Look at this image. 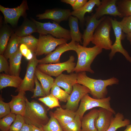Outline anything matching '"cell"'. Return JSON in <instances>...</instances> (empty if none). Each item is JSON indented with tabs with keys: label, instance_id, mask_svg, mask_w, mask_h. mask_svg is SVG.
I'll use <instances>...</instances> for the list:
<instances>
[{
	"label": "cell",
	"instance_id": "51",
	"mask_svg": "<svg viewBox=\"0 0 131 131\" xmlns=\"http://www.w3.org/2000/svg\"><path fill=\"white\" fill-rule=\"evenodd\" d=\"M130 16V17H131V16Z\"/></svg>",
	"mask_w": 131,
	"mask_h": 131
},
{
	"label": "cell",
	"instance_id": "17",
	"mask_svg": "<svg viewBox=\"0 0 131 131\" xmlns=\"http://www.w3.org/2000/svg\"><path fill=\"white\" fill-rule=\"evenodd\" d=\"M77 73H72L69 74L62 73L54 79V84L63 88L70 94L72 92L74 85L77 83Z\"/></svg>",
	"mask_w": 131,
	"mask_h": 131
},
{
	"label": "cell",
	"instance_id": "40",
	"mask_svg": "<svg viewBox=\"0 0 131 131\" xmlns=\"http://www.w3.org/2000/svg\"><path fill=\"white\" fill-rule=\"evenodd\" d=\"M11 113V109L9 103H6L3 100L1 95L0 96V119Z\"/></svg>",
	"mask_w": 131,
	"mask_h": 131
},
{
	"label": "cell",
	"instance_id": "14",
	"mask_svg": "<svg viewBox=\"0 0 131 131\" xmlns=\"http://www.w3.org/2000/svg\"><path fill=\"white\" fill-rule=\"evenodd\" d=\"M104 16L99 19H97L94 14L86 17V28L82 35L83 46L87 47L91 42L94 34L96 29L100 23L105 18Z\"/></svg>",
	"mask_w": 131,
	"mask_h": 131
},
{
	"label": "cell",
	"instance_id": "33",
	"mask_svg": "<svg viewBox=\"0 0 131 131\" xmlns=\"http://www.w3.org/2000/svg\"><path fill=\"white\" fill-rule=\"evenodd\" d=\"M50 118L48 123L43 126L44 131H63L58 122L54 117L53 112H49Z\"/></svg>",
	"mask_w": 131,
	"mask_h": 131
},
{
	"label": "cell",
	"instance_id": "42",
	"mask_svg": "<svg viewBox=\"0 0 131 131\" xmlns=\"http://www.w3.org/2000/svg\"><path fill=\"white\" fill-rule=\"evenodd\" d=\"M7 59L3 55H0V72H4L9 74V66Z\"/></svg>",
	"mask_w": 131,
	"mask_h": 131
},
{
	"label": "cell",
	"instance_id": "3",
	"mask_svg": "<svg viewBox=\"0 0 131 131\" xmlns=\"http://www.w3.org/2000/svg\"><path fill=\"white\" fill-rule=\"evenodd\" d=\"M26 106L23 117L25 123L38 128L42 127L49 121L44 107L37 101L30 102L25 98Z\"/></svg>",
	"mask_w": 131,
	"mask_h": 131
},
{
	"label": "cell",
	"instance_id": "50",
	"mask_svg": "<svg viewBox=\"0 0 131 131\" xmlns=\"http://www.w3.org/2000/svg\"><path fill=\"white\" fill-rule=\"evenodd\" d=\"M123 131H131V124H129L126 126V129Z\"/></svg>",
	"mask_w": 131,
	"mask_h": 131
},
{
	"label": "cell",
	"instance_id": "48",
	"mask_svg": "<svg viewBox=\"0 0 131 131\" xmlns=\"http://www.w3.org/2000/svg\"><path fill=\"white\" fill-rule=\"evenodd\" d=\"M32 125L33 131H44L43 127L38 128Z\"/></svg>",
	"mask_w": 131,
	"mask_h": 131
},
{
	"label": "cell",
	"instance_id": "16",
	"mask_svg": "<svg viewBox=\"0 0 131 131\" xmlns=\"http://www.w3.org/2000/svg\"><path fill=\"white\" fill-rule=\"evenodd\" d=\"M71 12L69 9L55 8L47 9L44 13L37 15L36 17L39 19H51L59 24L62 21L68 20L72 15Z\"/></svg>",
	"mask_w": 131,
	"mask_h": 131
},
{
	"label": "cell",
	"instance_id": "22",
	"mask_svg": "<svg viewBox=\"0 0 131 131\" xmlns=\"http://www.w3.org/2000/svg\"><path fill=\"white\" fill-rule=\"evenodd\" d=\"M101 2L100 0H89L80 9L71 11V15L77 17L80 23L83 24L85 21L84 15L85 13L91 12L94 6L96 5L97 7L98 6Z\"/></svg>",
	"mask_w": 131,
	"mask_h": 131
},
{
	"label": "cell",
	"instance_id": "32",
	"mask_svg": "<svg viewBox=\"0 0 131 131\" xmlns=\"http://www.w3.org/2000/svg\"><path fill=\"white\" fill-rule=\"evenodd\" d=\"M116 4L123 17L131 16V0H117Z\"/></svg>",
	"mask_w": 131,
	"mask_h": 131
},
{
	"label": "cell",
	"instance_id": "12",
	"mask_svg": "<svg viewBox=\"0 0 131 131\" xmlns=\"http://www.w3.org/2000/svg\"><path fill=\"white\" fill-rule=\"evenodd\" d=\"M76 43L71 40L69 43L58 46L53 51L48 54L45 57L39 60V64H42L60 63V57L64 52L69 50H75L77 48Z\"/></svg>",
	"mask_w": 131,
	"mask_h": 131
},
{
	"label": "cell",
	"instance_id": "2",
	"mask_svg": "<svg viewBox=\"0 0 131 131\" xmlns=\"http://www.w3.org/2000/svg\"><path fill=\"white\" fill-rule=\"evenodd\" d=\"M76 46L75 51L77 54L78 60L74 72L77 73L83 72L94 73L91 68V65L97 56L102 52V49L96 45L91 47H84L78 42Z\"/></svg>",
	"mask_w": 131,
	"mask_h": 131
},
{
	"label": "cell",
	"instance_id": "47",
	"mask_svg": "<svg viewBox=\"0 0 131 131\" xmlns=\"http://www.w3.org/2000/svg\"><path fill=\"white\" fill-rule=\"evenodd\" d=\"M76 0H61V1L70 5L72 7L74 4Z\"/></svg>",
	"mask_w": 131,
	"mask_h": 131
},
{
	"label": "cell",
	"instance_id": "8",
	"mask_svg": "<svg viewBox=\"0 0 131 131\" xmlns=\"http://www.w3.org/2000/svg\"><path fill=\"white\" fill-rule=\"evenodd\" d=\"M110 19L115 35V40L111 47V51L109 54V59H112L115 53L119 52L122 54L126 59L131 63V57L128 52L123 48L122 44L121 41L124 37L119 21L115 18L113 19L110 17Z\"/></svg>",
	"mask_w": 131,
	"mask_h": 131
},
{
	"label": "cell",
	"instance_id": "31",
	"mask_svg": "<svg viewBox=\"0 0 131 131\" xmlns=\"http://www.w3.org/2000/svg\"><path fill=\"white\" fill-rule=\"evenodd\" d=\"M38 39H37L31 35L22 37H19L20 44L25 45L28 49L33 53L36 52L38 45Z\"/></svg>",
	"mask_w": 131,
	"mask_h": 131
},
{
	"label": "cell",
	"instance_id": "28",
	"mask_svg": "<svg viewBox=\"0 0 131 131\" xmlns=\"http://www.w3.org/2000/svg\"><path fill=\"white\" fill-rule=\"evenodd\" d=\"M130 123V120L124 119L122 113L118 112L112 117L109 126L106 131H116L118 129L126 126Z\"/></svg>",
	"mask_w": 131,
	"mask_h": 131
},
{
	"label": "cell",
	"instance_id": "36",
	"mask_svg": "<svg viewBox=\"0 0 131 131\" xmlns=\"http://www.w3.org/2000/svg\"><path fill=\"white\" fill-rule=\"evenodd\" d=\"M62 128L63 131H81V120L76 115L73 121Z\"/></svg>",
	"mask_w": 131,
	"mask_h": 131
},
{
	"label": "cell",
	"instance_id": "27",
	"mask_svg": "<svg viewBox=\"0 0 131 131\" xmlns=\"http://www.w3.org/2000/svg\"><path fill=\"white\" fill-rule=\"evenodd\" d=\"M35 32H37V31L35 23L32 20L26 19L19 27L16 31L15 33L21 37L31 35Z\"/></svg>",
	"mask_w": 131,
	"mask_h": 131
},
{
	"label": "cell",
	"instance_id": "45",
	"mask_svg": "<svg viewBox=\"0 0 131 131\" xmlns=\"http://www.w3.org/2000/svg\"><path fill=\"white\" fill-rule=\"evenodd\" d=\"M20 131H33L32 125L25 123Z\"/></svg>",
	"mask_w": 131,
	"mask_h": 131
},
{
	"label": "cell",
	"instance_id": "20",
	"mask_svg": "<svg viewBox=\"0 0 131 131\" xmlns=\"http://www.w3.org/2000/svg\"><path fill=\"white\" fill-rule=\"evenodd\" d=\"M53 113L54 117L61 127L73 121L76 115L75 112L60 107L57 108Z\"/></svg>",
	"mask_w": 131,
	"mask_h": 131
},
{
	"label": "cell",
	"instance_id": "24",
	"mask_svg": "<svg viewBox=\"0 0 131 131\" xmlns=\"http://www.w3.org/2000/svg\"><path fill=\"white\" fill-rule=\"evenodd\" d=\"M35 75L41 83V84L46 96L50 94V90L54 84V79L51 76L36 68Z\"/></svg>",
	"mask_w": 131,
	"mask_h": 131
},
{
	"label": "cell",
	"instance_id": "21",
	"mask_svg": "<svg viewBox=\"0 0 131 131\" xmlns=\"http://www.w3.org/2000/svg\"><path fill=\"white\" fill-rule=\"evenodd\" d=\"M98 115V109H94L83 116L81 120V131H98L95 123Z\"/></svg>",
	"mask_w": 131,
	"mask_h": 131
},
{
	"label": "cell",
	"instance_id": "29",
	"mask_svg": "<svg viewBox=\"0 0 131 131\" xmlns=\"http://www.w3.org/2000/svg\"><path fill=\"white\" fill-rule=\"evenodd\" d=\"M19 38L15 33L12 35L3 54L7 59H9L19 49Z\"/></svg>",
	"mask_w": 131,
	"mask_h": 131
},
{
	"label": "cell",
	"instance_id": "23",
	"mask_svg": "<svg viewBox=\"0 0 131 131\" xmlns=\"http://www.w3.org/2000/svg\"><path fill=\"white\" fill-rule=\"evenodd\" d=\"M23 79L19 76L10 75L3 73L0 74V90L7 87L17 88L21 84Z\"/></svg>",
	"mask_w": 131,
	"mask_h": 131
},
{
	"label": "cell",
	"instance_id": "41",
	"mask_svg": "<svg viewBox=\"0 0 131 131\" xmlns=\"http://www.w3.org/2000/svg\"><path fill=\"white\" fill-rule=\"evenodd\" d=\"M34 80L35 86L33 90V94L31 98H33L38 97H43L46 96L41 84L39 82L35 75L34 77Z\"/></svg>",
	"mask_w": 131,
	"mask_h": 131
},
{
	"label": "cell",
	"instance_id": "10",
	"mask_svg": "<svg viewBox=\"0 0 131 131\" xmlns=\"http://www.w3.org/2000/svg\"><path fill=\"white\" fill-rule=\"evenodd\" d=\"M36 56L34 53L32 58L29 60L25 75L20 86L15 90L16 92L29 91L33 93L35 71L39 62V60L37 59Z\"/></svg>",
	"mask_w": 131,
	"mask_h": 131
},
{
	"label": "cell",
	"instance_id": "44",
	"mask_svg": "<svg viewBox=\"0 0 131 131\" xmlns=\"http://www.w3.org/2000/svg\"><path fill=\"white\" fill-rule=\"evenodd\" d=\"M19 49L22 55L25 57L28 50L27 47L25 44H22L20 45Z\"/></svg>",
	"mask_w": 131,
	"mask_h": 131
},
{
	"label": "cell",
	"instance_id": "19",
	"mask_svg": "<svg viewBox=\"0 0 131 131\" xmlns=\"http://www.w3.org/2000/svg\"><path fill=\"white\" fill-rule=\"evenodd\" d=\"M98 116L96 120L95 124L98 131H106L109 126L114 114L104 108L98 109Z\"/></svg>",
	"mask_w": 131,
	"mask_h": 131
},
{
	"label": "cell",
	"instance_id": "39",
	"mask_svg": "<svg viewBox=\"0 0 131 131\" xmlns=\"http://www.w3.org/2000/svg\"><path fill=\"white\" fill-rule=\"evenodd\" d=\"M119 23L123 33L126 35L131 33V18L130 16L123 17Z\"/></svg>",
	"mask_w": 131,
	"mask_h": 131
},
{
	"label": "cell",
	"instance_id": "49",
	"mask_svg": "<svg viewBox=\"0 0 131 131\" xmlns=\"http://www.w3.org/2000/svg\"><path fill=\"white\" fill-rule=\"evenodd\" d=\"M126 36L127 39L129 42L130 44H131V33L126 34Z\"/></svg>",
	"mask_w": 131,
	"mask_h": 131
},
{
	"label": "cell",
	"instance_id": "13",
	"mask_svg": "<svg viewBox=\"0 0 131 131\" xmlns=\"http://www.w3.org/2000/svg\"><path fill=\"white\" fill-rule=\"evenodd\" d=\"M90 93V90L87 87L78 83L74 84L65 106L66 108L75 111L78 108L80 101L82 98Z\"/></svg>",
	"mask_w": 131,
	"mask_h": 131
},
{
	"label": "cell",
	"instance_id": "18",
	"mask_svg": "<svg viewBox=\"0 0 131 131\" xmlns=\"http://www.w3.org/2000/svg\"><path fill=\"white\" fill-rule=\"evenodd\" d=\"M25 94V92L21 91L16 95H11L12 99L9 103L11 113L23 116L26 106Z\"/></svg>",
	"mask_w": 131,
	"mask_h": 131
},
{
	"label": "cell",
	"instance_id": "30",
	"mask_svg": "<svg viewBox=\"0 0 131 131\" xmlns=\"http://www.w3.org/2000/svg\"><path fill=\"white\" fill-rule=\"evenodd\" d=\"M11 29L8 26L5 25L0 29V54L3 55L9 40L10 37L13 34Z\"/></svg>",
	"mask_w": 131,
	"mask_h": 131
},
{
	"label": "cell",
	"instance_id": "9",
	"mask_svg": "<svg viewBox=\"0 0 131 131\" xmlns=\"http://www.w3.org/2000/svg\"><path fill=\"white\" fill-rule=\"evenodd\" d=\"M68 41L63 38H55L49 34H40L36 54L38 56L48 55L52 52L57 46L67 43Z\"/></svg>",
	"mask_w": 131,
	"mask_h": 131
},
{
	"label": "cell",
	"instance_id": "37",
	"mask_svg": "<svg viewBox=\"0 0 131 131\" xmlns=\"http://www.w3.org/2000/svg\"><path fill=\"white\" fill-rule=\"evenodd\" d=\"M38 99L49 108L52 109L55 107L60 106L59 99L50 93L45 97L40 98Z\"/></svg>",
	"mask_w": 131,
	"mask_h": 131
},
{
	"label": "cell",
	"instance_id": "25",
	"mask_svg": "<svg viewBox=\"0 0 131 131\" xmlns=\"http://www.w3.org/2000/svg\"><path fill=\"white\" fill-rule=\"evenodd\" d=\"M22 56L19 48L17 51L10 57L9 58V74L19 76L21 69V64Z\"/></svg>",
	"mask_w": 131,
	"mask_h": 131
},
{
	"label": "cell",
	"instance_id": "7",
	"mask_svg": "<svg viewBox=\"0 0 131 131\" xmlns=\"http://www.w3.org/2000/svg\"><path fill=\"white\" fill-rule=\"evenodd\" d=\"M74 57L71 55L68 60L65 62L57 63L39 64L36 68L51 76L56 77L65 71L68 73L74 72L76 65L74 62Z\"/></svg>",
	"mask_w": 131,
	"mask_h": 131
},
{
	"label": "cell",
	"instance_id": "35",
	"mask_svg": "<svg viewBox=\"0 0 131 131\" xmlns=\"http://www.w3.org/2000/svg\"><path fill=\"white\" fill-rule=\"evenodd\" d=\"M50 93L60 101L67 102L69 94L59 86L54 84L51 89Z\"/></svg>",
	"mask_w": 131,
	"mask_h": 131
},
{
	"label": "cell",
	"instance_id": "26",
	"mask_svg": "<svg viewBox=\"0 0 131 131\" xmlns=\"http://www.w3.org/2000/svg\"><path fill=\"white\" fill-rule=\"evenodd\" d=\"M78 20L77 17L72 15L69 17L68 20L70 35L71 40L82 43V34L79 29Z\"/></svg>",
	"mask_w": 131,
	"mask_h": 131
},
{
	"label": "cell",
	"instance_id": "1",
	"mask_svg": "<svg viewBox=\"0 0 131 131\" xmlns=\"http://www.w3.org/2000/svg\"><path fill=\"white\" fill-rule=\"evenodd\" d=\"M119 82V80L114 77L105 80L96 79L88 76L85 72L77 73V83L88 88L93 98L96 99L106 98L108 93L107 87L118 84Z\"/></svg>",
	"mask_w": 131,
	"mask_h": 131
},
{
	"label": "cell",
	"instance_id": "11",
	"mask_svg": "<svg viewBox=\"0 0 131 131\" xmlns=\"http://www.w3.org/2000/svg\"><path fill=\"white\" fill-rule=\"evenodd\" d=\"M28 9L26 0H23L19 6L13 8H5L0 5V10L4 16L5 23H9L12 26L17 24L19 18L24 16Z\"/></svg>",
	"mask_w": 131,
	"mask_h": 131
},
{
	"label": "cell",
	"instance_id": "38",
	"mask_svg": "<svg viewBox=\"0 0 131 131\" xmlns=\"http://www.w3.org/2000/svg\"><path fill=\"white\" fill-rule=\"evenodd\" d=\"M25 123L23 116L16 115L15 119L11 125L8 131H20Z\"/></svg>",
	"mask_w": 131,
	"mask_h": 131
},
{
	"label": "cell",
	"instance_id": "52",
	"mask_svg": "<svg viewBox=\"0 0 131 131\" xmlns=\"http://www.w3.org/2000/svg\"></svg>",
	"mask_w": 131,
	"mask_h": 131
},
{
	"label": "cell",
	"instance_id": "46",
	"mask_svg": "<svg viewBox=\"0 0 131 131\" xmlns=\"http://www.w3.org/2000/svg\"><path fill=\"white\" fill-rule=\"evenodd\" d=\"M34 53L30 50L28 49L27 54L25 57L27 59L30 60L33 58Z\"/></svg>",
	"mask_w": 131,
	"mask_h": 131
},
{
	"label": "cell",
	"instance_id": "43",
	"mask_svg": "<svg viewBox=\"0 0 131 131\" xmlns=\"http://www.w3.org/2000/svg\"><path fill=\"white\" fill-rule=\"evenodd\" d=\"M87 0H76L72 7L73 11L79 9L83 6L88 1Z\"/></svg>",
	"mask_w": 131,
	"mask_h": 131
},
{
	"label": "cell",
	"instance_id": "6",
	"mask_svg": "<svg viewBox=\"0 0 131 131\" xmlns=\"http://www.w3.org/2000/svg\"><path fill=\"white\" fill-rule=\"evenodd\" d=\"M32 19L36 25L37 32L40 34H49L57 38H63L67 40H71L70 30L62 27L57 23L53 21L52 23H43L33 18Z\"/></svg>",
	"mask_w": 131,
	"mask_h": 131
},
{
	"label": "cell",
	"instance_id": "34",
	"mask_svg": "<svg viewBox=\"0 0 131 131\" xmlns=\"http://www.w3.org/2000/svg\"><path fill=\"white\" fill-rule=\"evenodd\" d=\"M16 115L10 113L0 120V131H8L12 123L14 121Z\"/></svg>",
	"mask_w": 131,
	"mask_h": 131
},
{
	"label": "cell",
	"instance_id": "15",
	"mask_svg": "<svg viewBox=\"0 0 131 131\" xmlns=\"http://www.w3.org/2000/svg\"><path fill=\"white\" fill-rule=\"evenodd\" d=\"M117 0H102L100 5L95 9L94 14L97 19L105 15L123 17L118 11L116 2Z\"/></svg>",
	"mask_w": 131,
	"mask_h": 131
},
{
	"label": "cell",
	"instance_id": "5",
	"mask_svg": "<svg viewBox=\"0 0 131 131\" xmlns=\"http://www.w3.org/2000/svg\"><path fill=\"white\" fill-rule=\"evenodd\" d=\"M111 100L110 96L103 98L97 99L91 97L88 93L87 94L81 99L79 107L75 112L76 115L79 116L82 120L86 111L96 107L105 108L115 114V111L111 106Z\"/></svg>",
	"mask_w": 131,
	"mask_h": 131
},
{
	"label": "cell",
	"instance_id": "4",
	"mask_svg": "<svg viewBox=\"0 0 131 131\" xmlns=\"http://www.w3.org/2000/svg\"><path fill=\"white\" fill-rule=\"evenodd\" d=\"M112 25L110 17H106L97 27L94 32L92 43L102 49L111 50L112 41L110 37Z\"/></svg>",
	"mask_w": 131,
	"mask_h": 131
}]
</instances>
